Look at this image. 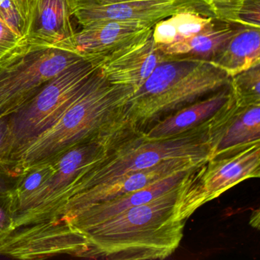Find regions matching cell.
Listing matches in <instances>:
<instances>
[{
    "mask_svg": "<svg viewBox=\"0 0 260 260\" xmlns=\"http://www.w3.org/2000/svg\"><path fill=\"white\" fill-rule=\"evenodd\" d=\"M205 165L160 197L77 231L87 240L86 258L154 260L170 256L180 245L185 221L205 204L199 183Z\"/></svg>",
    "mask_w": 260,
    "mask_h": 260,
    "instance_id": "6da1fadb",
    "label": "cell"
},
{
    "mask_svg": "<svg viewBox=\"0 0 260 260\" xmlns=\"http://www.w3.org/2000/svg\"><path fill=\"white\" fill-rule=\"evenodd\" d=\"M134 92L132 86L108 81L99 68L87 89L49 129L11 160L25 171L54 160L79 144L106 139L122 132L132 126L126 118L125 107Z\"/></svg>",
    "mask_w": 260,
    "mask_h": 260,
    "instance_id": "7a4b0ae2",
    "label": "cell"
},
{
    "mask_svg": "<svg viewBox=\"0 0 260 260\" xmlns=\"http://www.w3.org/2000/svg\"><path fill=\"white\" fill-rule=\"evenodd\" d=\"M208 121L183 133L169 138L150 139L144 131L134 127L112 138L103 157L92 162L73 182L42 217L52 223L68 199L126 173L150 168L173 158L209 159Z\"/></svg>",
    "mask_w": 260,
    "mask_h": 260,
    "instance_id": "3957f363",
    "label": "cell"
},
{
    "mask_svg": "<svg viewBox=\"0 0 260 260\" xmlns=\"http://www.w3.org/2000/svg\"><path fill=\"white\" fill-rule=\"evenodd\" d=\"M224 71L208 61L166 59L131 96L125 116L131 125L144 131L164 115L176 112L230 84Z\"/></svg>",
    "mask_w": 260,
    "mask_h": 260,
    "instance_id": "277c9868",
    "label": "cell"
},
{
    "mask_svg": "<svg viewBox=\"0 0 260 260\" xmlns=\"http://www.w3.org/2000/svg\"><path fill=\"white\" fill-rule=\"evenodd\" d=\"M97 62L81 59L45 83L33 98L7 117L11 158L49 129L87 89L99 71Z\"/></svg>",
    "mask_w": 260,
    "mask_h": 260,
    "instance_id": "5b68a950",
    "label": "cell"
},
{
    "mask_svg": "<svg viewBox=\"0 0 260 260\" xmlns=\"http://www.w3.org/2000/svg\"><path fill=\"white\" fill-rule=\"evenodd\" d=\"M81 59L69 51L28 45L1 60L0 118L17 112L45 83Z\"/></svg>",
    "mask_w": 260,
    "mask_h": 260,
    "instance_id": "8992f818",
    "label": "cell"
},
{
    "mask_svg": "<svg viewBox=\"0 0 260 260\" xmlns=\"http://www.w3.org/2000/svg\"><path fill=\"white\" fill-rule=\"evenodd\" d=\"M115 136L79 144L53 160L54 171L49 179L16 204L14 229L39 220L88 167L103 157Z\"/></svg>",
    "mask_w": 260,
    "mask_h": 260,
    "instance_id": "52a82bcc",
    "label": "cell"
},
{
    "mask_svg": "<svg viewBox=\"0 0 260 260\" xmlns=\"http://www.w3.org/2000/svg\"><path fill=\"white\" fill-rule=\"evenodd\" d=\"M73 17L85 27L103 21H132L154 25L179 12L194 10L213 16L204 0H134L102 3L98 0H68Z\"/></svg>",
    "mask_w": 260,
    "mask_h": 260,
    "instance_id": "ba28073f",
    "label": "cell"
},
{
    "mask_svg": "<svg viewBox=\"0 0 260 260\" xmlns=\"http://www.w3.org/2000/svg\"><path fill=\"white\" fill-rule=\"evenodd\" d=\"M208 159L196 158H173L162 161L150 168L126 173L109 182L92 187L74 194L60 208L54 220L53 228L68 229L64 220L89 205L110 200L126 193L145 188L157 181L181 170H188L206 164Z\"/></svg>",
    "mask_w": 260,
    "mask_h": 260,
    "instance_id": "9c48e42d",
    "label": "cell"
},
{
    "mask_svg": "<svg viewBox=\"0 0 260 260\" xmlns=\"http://www.w3.org/2000/svg\"><path fill=\"white\" fill-rule=\"evenodd\" d=\"M208 139L209 159L260 144V104L237 106L231 92L228 101L208 120Z\"/></svg>",
    "mask_w": 260,
    "mask_h": 260,
    "instance_id": "30bf717a",
    "label": "cell"
},
{
    "mask_svg": "<svg viewBox=\"0 0 260 260\" xmlns=\"http://www.w3.org/2000/svg\"><path fill=\"white\" fill-rule=\"evenodd\" d=\"M150 32L126 44L97 62L103 75L112 84L132 86L136 92L158 65L165 61Z\"/></svg>",
    "mask_w": 260,
    "mask_h": 260,
    "instance_id": "8fae6325",
    "label": "cell"
},
{
    "mask_svg": "<svg viewBox=\"0 0 260 260\" xmlns=\"http://www.w3.org/2000/svg\"><path fill=\"white\" fill-rule=\"evenodd\" d=\"M205 164L181 170L145 188L121 194L110 200L89 205L67 218L64 220L65 224L77 233V231L82 228L101 223L129 208L147 203L186 182Z\"/></svg>",
    "mask_w": 260,
    "mask_h": 260,
    "instance_id": "7c38bea8",
    "label": "cell"
},
{
    "mask_svg": "<svg viewBox=\"0 0 260 260\" xmlns=\"http://www.w3.org/2000/svg\"><path fill=\"white\" fill-rule=\"evenodd\" d=\"M153 25L132 21H103L82 27L62 47L89 61H97L114 50L130 43L153 30Z\"/></svg>",
    "mask_w": 260,
    "mask_h": 260,
    "instance_id": "4fadbf2b",
    "label": "cell"
},
{
    "mask_svg": "<svg viewBox=\"0 0 260 260\" xmlns=\"http://www.w3.org/2000/svg\"><path fill=\"white\" fill-rule=\"evenodd\" d=\"M72 17L68 0H31L25 42L35 48L61 49L77 32Z\"/></svg>",
    "mask_w": 260,
    "mask_h": 260,
    "instance_id": "5bb4252c",
    "label": "cell"
},
{
    "mask_svg": "<svg viewBox=\"0 0 260 260\" xmlns=\"http://www.w3.org/2000/svg\"><path fill=\"white\" fill-rule=\"evenodd\" d=\"M260 176V144L236 154L208 159L201 175V191L205 203L217 199L246 179Z\"/></svg>",
    "mask_w": 260,
    "mask_h": 260,
    "instance_id": "9a60e30c",
    "label": "cell"
},
{
    "mask_svg": "<svg viewBox=\"0 0 260 260\" xmlns=\"http://www.w3.org/2000/svg\"><path fill=\"white\" fill-rule=\"evenodd\" d=\"M231 94L230 86L191 103L155 122L145 132L150 139L169 138L191 130L210 119L228 101Z\"/></svg>",
    "mask_w": 260,
    "mask_h": 260,
    "instance_id": "2e32d148",
    "label": "cell"
},
{
    "mask_svg": "<svg viewBox=\"0 0 260 260\" xmlns=\"http://www.w3.org/2000/svg\"><path fill=\"white\" fill-rule=\"evenodd\" d=\"M240 25L216 19L201 32L172 45L159 46L166 59L210 61L238 31Z\"/></svg>",
    "mask_w": 260,
    "mask_h": 260,
    "instance_id": "e0dca14e",
    "label": "cell"
},
{
    "mask_svg": "<svg viewBox=\"0 0 260 260\" xmlns=\"http://www.w3.org/2000/svg\"><path fill=\"white\" fill-rule=\"evenodd\" d=\"M210 63L224 71L230 78L260 63V28L240 25L238 31Z\"/></svg>",
    "mask_w": 260,
    "mask_h": 260,
    "instance_id": "ac0fdd59",
    "label": "cell"
},
{
    "mask_svg": "<svg viewBox=\"0 0 260 260\" xmlns=\"http://www.w3.org/2000/svg\"><path fill=\"white\" fill-rule=\"evenodd\" d=\"M216 19L194 10L179 12L155 24L152 37L158 47L167 46L206 29Z\"/></svg>",
    "mask_w": 260,
    "mask_h": 260,
    "instance_id": "d6986e66",
    "label": "cell"
},
{
    "mask_svg": "<svg viewBox=\"0 0 260 260\" xmlns=\"http://www.w3.org/2000/svg\"><path fill=\"white\" fill-rule=\"evenodd\" d=\"M229 86L237 106L260 104V63L231 77Z\"/></svg>",
    "mask_w": 260,
    "mask_h": 260,
    "instance_id": "ffe728a7",
    "label": "cell"
},
{
    "mask_svg": "<svg viewBox=\"0 0 260 260\" xmlns=\"http://www.w3.org/2000/svg\"><path fill=\"white\" fill-rule=\"evenodd\" d=\"M54 171V164L53 161L39 164L25 170L13 194L15 208L19 201L29 196L42 186L49 179Z\"/></svg>",
    "mask_w": 260,
    "mask_h": 260,
    "instance_id": "44dd1931",
    "label": "cell"
},
{
    "mask_svg": "<svg viewBox=\"0 0 260 260\" xmlns=\"http://www.w3.org/2000/svg\"><path fill=\"white\" fill-rule=\"evenodd\" d=\"M25 46L21 31L0 14V61Z\"/></svg>",
    "mask_w": 260,
    "mask_h": 260,
    "instance_id": "7402d4cb",
    "label": "cell"
},
{
    "mask_svg": "<svg viewBox=\"0 0 260 260\" xmlns=\"http://www.w3.org/2000/svg\"><path fill=\"white\" fill-rule=\"evenodd\" d=\"M211 9L215 19L237 25V18L248 0H204Z\"/></svg>",
    "mask_w": 260,
    "mask_h": 260,
    "instance_id": "603a6c76",
    "label": "cell"
},
{
    "mask_svg": "<svg viewBox=\"0 0 260 260\" xmlns=\"http://www.w3.org/2000/svg\"><path fill=\"white\" fill-rule=\"evenodd\" d=\"M24 170L15 161L0 164V196H13Z\"/></svg>",
    "mask_w": 260,
    "mask_h": 260,
    "instance_id": "cb8c5ba5",
    "label": "cell"
},
{
    "mask_svg": "<svg viewBox=\"0 0 260 260\" xmlns=\"http://www.w3.org/2000/svg\"><path fill=\"white\" fill-rule=\"evenodd\" d=\"M16 208L13 196H0V241L14 229Z\"/></svg>",
    "mask_w": 260,
    "mask_h": 260,
    "instance_id": "d4e9b609",
    "label": "cell"
},
{
    "mask_svg": "<svg viewBox=\"0 0 260 260\" xmlns=\"http://www.w3.org/2000/svg\"><path fill=\"white\" fill-rule=\"evenodd\" d=\"M237 24L260 28V0H248L240 10Z\"/></svg>",
    "mask_w": 260,
    "mask_h": 260,
    "instance_id": "484cf974",
    "label": "cell"
},
{
    "mask_svg": "<svg viewBox=\"0 0 260 260\" xmlns=\"http://www.w3.org/2000/svg\"><path fill=\"white\" fill-rule=\"evenodd\" d=\"M13 140L7 118H0V164L11 160Z\"/></svg>",
    "mask_w": 260,
    "mask_h": 260,
    "instance_id": "4316f807",
    "label": "cell"
},
{
    "mask_svg": "<svg viewBox=\"0 0 260 260\" xmlns=\"http://www.w3.org/2000/svg\"><path fill=\"white\" fill-rule=\"evenodd\" d=\"M259 211L258 209L255 210L252 212V215L249 220V223L252 228H256L257 230L259 229Z\"/></svg>",
    "mask_w": 260,
    "mask_h": 260,
    "instance_id": "83f0119b",
    "label": "cell"
},
{
    "mask_svg": "<svg viewBox=\"0 0 260 260\" xmlns=\"http://www.w3.org/2000/svg\"><path fill=\"white\" fill-rule=\"evenodd\" d=\"M102 3H120L127 2V1H134V0H98Z\"/></svg>",
    "mask_w": 260,
    "mask_h": 260,
    "instance_id": "f1b7e54d",
    "label": "cell"
}]
</instances>
